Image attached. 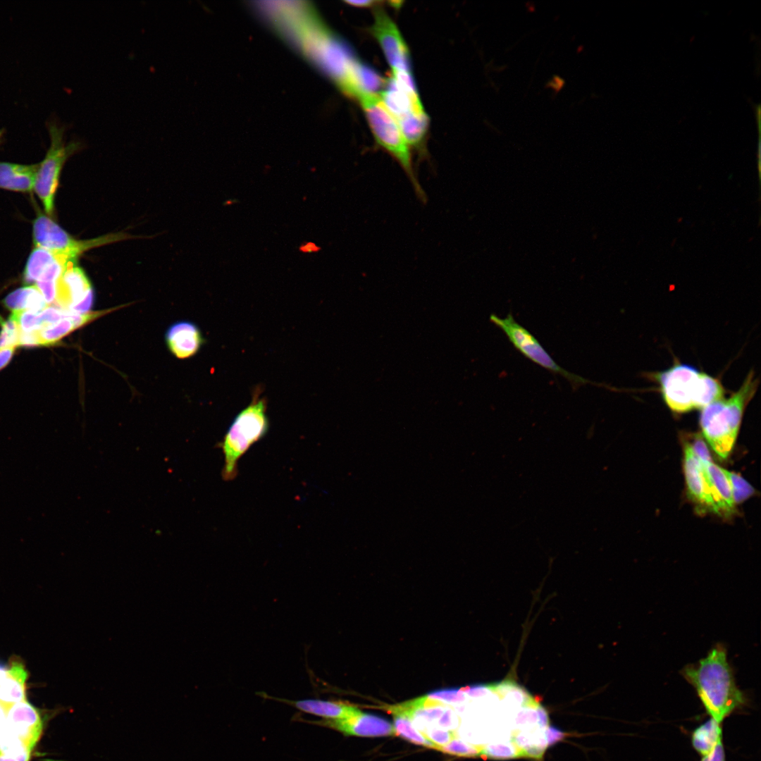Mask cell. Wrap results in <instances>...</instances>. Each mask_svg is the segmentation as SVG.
I'll use <instances>...</instances> for the list:
<instances>
[{
  "label": "cell",
  "instance_id": "33",
  "mask_svg": "<svg viewBox=\"0 0 761 761\" xmlns=\"http://www.w3.org/2000/svg\"><path fill=\"white\" fill-rule=\"evenodd\" d=\"M14 352L15 348L13 347L0 350V370L10 362Z\"/></svg>",
  "mask_w": 761,
  "mask_h": 761
},
{
  "label": "cell",
  "instance_id": "21",
  "mask_svg": "<svg viewBox=\"0 0 761 761\" xmlns=\"http://www.w3.org/2000/svg\"><path fill=\"white\" fill-rule=\"evenodd\" d=\"M394 729L396 735H399L400 737L407 739L414 744L423 745L440 751L442 746L432 742L423 734L419 732L412 726L409 719L405 717L400 715L394 716Z\"/></svg>",
  "mask_w": 761,
  "mask_h": 761
},
{
  "label": "cell",
  "instance_id": "7",
  "mask_svg": "<svg viewBox=\"0 0 761 761\" xmlns=\"http://www.w3.org/2000/svg\"><path fill=\"white\" fill-rule=\"evenodd\" d=\"M49 132L50 146L44 160L39 164L34 190L47 214L51 215L54 211V197L63 166L72 154L82 147V144L75 140L66 144L65 128L59 124H49Z\"/></svg>",
  "mask_w": 761,
  "mask_h": 761
},
{
  "label": "cell",
  "instance_id": "32",
  "mask_svg": "<svg viewBox=\"0 0 761 761\" xmlns=\"http://www.w3.org/2000/svg\"><path fill=\"white\" fill-rule=\"evenodd\" d=\"M438 723L443 727L450 728L451 726H453L455 724L456 722L455 717L454 716L452 710H447L446 711H445L442 714Z\"/></svg>",
  "mask_w": 761,
  "mask_h": 761
},
{
  "label": "cell",
  "instance_id": "20",
  "mask_svg": "<svg viewBox=\"0 0 761 761\" xmlns=\"http://www.w3.org/2000/svg\"><path fill=\"white\" fill-rule=\"evenodd\" d=\"M60 257L63 256L42 248L35 247L30 254L24 269V283L29 285L36 283L45 271Z\"/></svg>",
  "mask_w": 761,
  "mask_h": 761
},
{
  "label": "cell",
  "instance_id": "37",
  "mask_svg": "<svg viewBox=\"0 0 761 761\" xmlns=\"http://www.w3.org/2000/svg\"><path fill=\"white\" fill-rule=\"evenodd\" d=\"M2 137H3V130H0V143H1V140H2Z\"/></svg>",
  "mask_w": 761,
  "mask_h": 761
},
{
  "label": "cell",
  "instance_id": "36",
  "mask_svg": "<svg viewBox=\"0 0 761 761\" xmlns=\"http://www.w3.org/2000/svg\"><path fill=\"white\" fill-rule=\"evenodd\" d=\"M375 1H350L349 4L357 6H369L373 4Z\"/></svg>",
  "mask_w": 761,
  "mask_h": 761
},
{
  "label": "cell",
  "instance_id": "35",
  "mask_svg": "<svg viewBox=\"0 0 761 761\" xmlns=\"http://www.w3.org/2000/svg\"><path fill=\"white\" fill-rule=\"evenodd\" d=\"M564 81L559 77H556L549 81L548 85L555 89L556 91H559L563 86Z\"/></svg>",
  "mask_w": 761,
  "mask_h": 761
},
{
  "label": "cell",
  "instance_id": "28",
  "mask_svg": "<svg viewBox=\"0 0 761 761\" xmlns=\"http://www.w3.org/2000/svg\"><path fill=\"white\" fill-rule=\"evenodd\" d=\"M690 446L694 455L703 466L712 462L706 443L700 435H694L693 441Z\"/></svg>",
  "mask_w": 761,
  "mask_h": 761
},
{
  "label": "cell",
  "instance_id": "6",
  "mask_svg": "<svg viewBox=\"0 0 761 761\" xmlns=\"http://www.w3.org/2000/svg\"><path fill=\"white\" fill-rule=\"evenodd\" d=\"M268 426L264 399L253 400L236 416L219 445L224 457L223 480L235 478L240 459L266 434Z\"/></svg>",
  "mask_w": 761,
  "mask_h": 761
},
{
  "label": "cell",
  "instance_id": "8",
  "mask_svg": "<svg viewBox=\"0 0 761 761\" xmlns=\"http://www.w3.org/2000/svg\"><path fill=\"white\" fill-rule=\"evenodd\" d=\"M130 238L123 233H111L91 240L74 238L47 215L39 214L33 223V242L35 247L47 249L58 256L77 260L85 252L113 242Z\"/></svg>",
  "mask_w": 761,
  "mask_h": 761
},
{
  "label": "cell",
  "instance_id": "34",
  "mask_svg": "<svg viewBox=\"0 0 761 761\" xmlns=\"http://www.w3.org/2000/svg\"><path fill=\"white\" fill-rule=\"evenodd\" d=\"M321 249V248L313 242L302 243L299 247V251L304 254L316 253Z\"/></svg>",
  "mask_w": 761,
  "mask_h": 761
},
{
  "label": "cell",
  "instance_id": "26",
  "mask_svg": "<svg viewBox=\"0 0 761 761\" xmlns=\"http://www.w3.org/2000/svg\"><path fill=\"white\" fill-rule=\"evenodd\" d=\"M440 751L462 757H476L479 756L480 753V750L476 745L466 743L456 738L442 746Z\"/></svg>",
  "mask_w": 761,
  "mask_h": 761
},
{
  "label": "cell",
  "instance_id": "19",
  "mask_svg": "<svg viewBox=\"0 0 761 761\" xmlns=\"http://www.w3.org/2000/svg\"><path fill=\"white\" fill-rule=\"evenodd\" d=\"M397 121L408 145L423 152L422 146L428 126V117L424 111L409 113Z\"/></svg>",
  "mask_w": 761,
  "mask_h": 761
},
{
  "label": "cell",
  "instance_id": "9",
  "mask_svg": "<svg viewBox=\"0 0 761 761\" xmlns=\"http://www.w3.org/2000/svg\"><path fill=\"white\" fill-rule=\"evenodd\" d=\"M490 321L500 328L507 337L514 347L524 356L550 372L564 377L569 382L574 390L581 386L601 384L571 373L555 362L538 340L523 326L518 323L511 314L501 318L495 314L490 316Z\"/></svg>",
  "mask_w": 761,
  "mask_h": 761
},
{
  "label": "cell",
  "instance_id": "24",
  "mask_svg": "<svg viewBox=\"0 0 761 761\" xmlns=\"http://www.w3.org/2000/svg\"><path fill=\"white\" fill-rule=\"evenodd\" d=\"M726 473L730 483L735 505L747 500L755 493L752 485L739 474L727 470Z\"/></svg>",
  "mask_w": 761,
  "mask_h": 761
},
{
  "label": "cell",
  "instance_id": "27",
  "mask_svg": "<svg viewBox=\"0 0 761 761\" xmlns=\"http://www.w3.org/2000/svg\"><path fill=\"white\" fill-rule=\"evenodd\" d=\"M426 696L433 700H445L449 703H459L466 700L464 692L457 688H445L433 691Z\"/></svg>",
  "mask_w": 761,
  "mask_h": 761
},
{
  "label": "cell",
  "instance_id": "25",
  "mask_svg": "<svg viewBox=\"0 0 761 761\" xmlns=\"http://www.w3.org/2000/svg\"><path fill=\"white\" fill-rule=\"evenodd\" d=\"M11 316L18 324L20 332H35L42 328L39 314L29 311H13Z\"/></svg>",
  "mask_w": 761,
  "mask_h": 761
},
{
  "label": "cell",
  "instance_id": "3",
  "mask_svg": "<svg viewBox=\"0 0 761 761\" xmlns=\"http://www.w3.org/2000/svg\"><path fill=\"white\" fill-rule=\"evenodd\" d=\"M759 379L749 371L738 390L727 398L714 401L702 409L700 425L706 441L722 459L730 454L738 436L745 407L753 398Z\"/></svg>",
  "mask_w": 761,
  "mask_h": 761
},
{
  "label": "cell",
  "instance_id": "29",
  "mask_svg": "<svg viewBox=\"0 0 761 761\" xmlns=\"http://www.w3.org/2000/svg\"><path fill=\"white\" fill-rule=\"evenodd\" d=\"M422 734L432 742L440 746L446 745L450 741L456 738V732L454 731H445L434 729L424 731Z\"/></svg>",
  "mask_w": 761,
  "mask_h": 761
},
{
  "label": "cell",
  "instance_id": "30",
  "mask_svg": "<svg viewBox=\"0 0 761 761\" xmlns=\"http://www.w3.org/2000/svg\"><path fill=\"white\" fill-rule=\"evenodd\" d=\"M700 761H726L722 740L717 744L708 755L701 757Z\"/></svg>",
  "mask_w": 761,
  "mask_h": 761
},
{
  "label": "cell",
  "instance_id": "16",
  "mask_svg": "<svg viewBox=\"0 0 761 761\" xmlns=\"http://www.w3.org/2000/svg\"><path fill=\"white\" fill-rule=\"evenodd\" d=\"M703 466L719 514H732L735 504L726 469L712 462Z\"/></svg>",
  "mask_w": 761,
  "mask_h": 761
},
{
  "label": "cell",
  "instance_id": "31",
  "mask_svg": "<svg viewBox=\"0 0 761 761\" xmlns=\"http://www.w3.org/2000/svg\"><path fill=\"white\" fill-rule=\"evenodd\" d=\"M39 342L37 331L23 333L20 331L18 346L35 347L39 346Z\"/></svg>",
  "mask_w": 761,
  "mask_h": 761
},
{
  "label": "cell",
  "instance_id": "12",
  "mask_svg": "<svg viewBox=\"0 0 761 761\" xmlns=\"http://www.w3.org/2000/svg\"><path fill=\"white\" fill-rule=\"evenodd\" d=\"M311 723L335 729L347 736H386L396 735L394 727L388 720L361 710L345 719L309 721Z\"/></svg>",
  "mask_w": 761,
  "mask_h": 761
},
{
  "label": "cell",
  "instance_id": "13",
  "mask_svg": "<svg viewBox=\"0 0 761 761\" xmlns=\"http://www.w3.org/2000/svg\"><path fill=\"white\" fill-rule=\"evenodd\" d=\"M683 471L688 494L691 500L700 509L719 514L704 468L694 455L689 443L684 448Z\"/></svg>",
  "mask_w": 761,
  "mask_h": 761
},
{
  "label": "cell",
  "instance_id": "17",
  "mask_svg": "<svg viewBox=\"0 0 761 761\" xmlns=\"http://www.w3.org/2000/svg\"><path fill=\"white\" fill-rule=\"evenodd\" d=\"M39 164L0 162V188L29 192L34 190Z\"/></svg>",
  "mask_w": 761,
  "mask_h": 761
},
{
  "label": "cell",
  "instance_id": "11",
  "mask_svg": "<svg viewBox=\"0 0 761 761\" xmlns=\"http://www.w3.org/2000/svg\"><path fill=\"white\" fill-rule=\"evenodd\" d=\"M374 19L372 33L381 46L392 70L409 72L408 50L396 25L380 8L375 10Z\"/></svg>",
  "mask_w": 761,
  "mask_h": 761
},
{
  "label": "cell",
  "instance_id": "14",
  "mask_svg": "<svg viewBox=\"0 0 761 761\" xmlns=\"http://www.w3.org/2000/svg\"><path fill=\"white\" fill-rule=\"evenodd\" d=\"M169 349L178 358L196 354L203 343L198 327L192 322L180 321L171 326L166 335Z\"/></svg>",
  "mask_w": 761,
  "mask_h": 761
},
{
  "label": "cell",
  "instance_id": "15",
  "mask_svg": "<svg viewBox=\"0 0 761 761\" xmlns=\"http://www.w3.org/2000/svg\"><path fill=\"white\" fill-rule=\"evenodd\" d=\"M280 701L292 705L303 712L321 717L323 719H339L350 717L360 710L345 703L334 700L318 699H304L290 700L281 699Z\"/></svg>",
  "mask_w": 761,
  "mask_h": 761
},
{
  "label": "cell",
  "instance_id": "10",
  "mask_svg": "<svg viewBox=\"0 0 761 761\" xmlns=\"http://www.w3.org/2000/svg\"><path fill=\"white\" fill-rule=\"evenodd\" d=\"M94 291L77 260H70L57 282L56 306L78 314L89 311Z\"/></svg>",
  "mask_w": 761,
  "mask_h": 761
},
{
  "label": "cell",
  "instance_id": "5",
  "mask_svg": "<svg viewBox=\"0 0 761 761\" xmlns=\"http://www.w3.org/2000/svg\"><path fill=\"white\" fill-rule=\"evenodd\" d=\"M358 99L366 115L377 144L400 164L417 197L426 203V192L413 167L409 145L397 120L386 108L380 97L374 93L364 92Z\"/></svg>",
  "mask_w": 761,
  "mask_h": 761
},
{
  "label": "cell",
  "instance_id": "4",
  "mask_svg": "<svg viewBox=\"0 0 761 761\" xmlns=\"http://www.w3.org/2000/svg\"><path fill=\"white\" fill-rule=\"evenodd\" d=\"M42 729L39 714L27 699L0 701V761H29Z\"/></svg>",
  "mask_w": 761,
  "mask_h": 761
},
{
  "label": "cell",
  "instance_id": "2",
  "mask_svg": "<svg viewBox=\"0 0 761 761\" xmlns=\"http://www.w3.org/2000/svg\"><path fill=\"white\" fill-rule=\"evenodd\" d=\"M659 385L666 405L673 412L682 414L703 409L724 397L721 381L695 367L675 361L669 369L651 374Z\"/></svg>",
  "mask_w": 761,
  "mask_h": 761
},
{
  "label": "cell",
  "instance_id": "1",
  "mask_svg": "<svg viewBox=\"0 0 761 761\" xmlns=\"http://www.w3.org/2000/svg\"><path fill=\"white\" fill-rule=\"evenodd\" d=\"M700 699L706 712L719 723L745 704L744 693L738 688L728 662L726 649L717 645L697 664L682 671Z\"/></svg>",
  "mask_w": 761,
  "mask_h": 761
},
{
  "label": "cell",
  "instance_id": "23",
  "mask_svg": "<svg viewBox=\"0 0 761 761\" xmlns=\"http://www.w3.org/2000/svg\"><path fill=\"white\" fill-rule=\"evenodd\" d=\"M0 350L18 346L20 329L15 320L11 316L7 320L0 316Z\"/></svg>",
  "mask_w": 761,
  "mask_h": 761
},
{
  "label": "cell",
  "instance_id": "22",
  "mask_svg": "<svg viewBox=\"0 0 761 761\" xmlns=\"http://www.w3.org/2000/svg\"><path fill=\"white\" fill-rule=\"evenodd\" d=\"M35 289V285H30L13 291L4 299V305L13 311H27Z\"/></svg>",
  "mask_w": 761,
  "mask_h": 761
},
{
  "label": "cell",
  "instance_id": "18",
  "mask_svg": "<svg viewBox=\"0 0 761 761\" xmlns=\"http://www.w3.org/2000/svg\"><path fill=\"white\" fill-rule=\"evenodd\" d=\"M722 740V723L710 717L692 732L691 743L701 756L708 755Z\"/></svg>",
  "mask_w": 761,
  "mask_h": 761
}]
</instances>
